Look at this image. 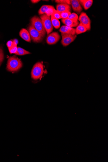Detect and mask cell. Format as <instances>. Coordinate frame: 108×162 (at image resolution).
I'll list each match as a JSON object with an SVG mask.
<instances>
[{
  "label": "cell",
  "instance_id": "obj_23",
  "mask_svg": "<svg viewBox=\"0 0 108 162\" xmlns=\"http://www.w3.org/2000/svg\"><path fill=\"white\" fill-rule=\"evenodd\" d=\"M71 14V13L70 11H65L60 13L61 19H67L69 16Z\"/></svg>",
  "mask_w": 108,
  "mask_h": 162
},
{
  "label": "cell",
  "instance_id": "obj_10",
  "mask_svg": "<svg viewBox=\"0 0 108 162\" xmlns=\"http://www.w3.org/2000/svg\"><path fill=\"white\" fill-rule=\"evenodd\" d=\"M71 4L72 5L73 11L76 13H79L82 11L83 9L79 1L72 0L71 1Z\"/></svg>",
  "mask_w": 108,
  "mask_h": 162
},
{
  "label": "cell",
  "instance_id": "obj_6",
  "mask_svg": "<svg viewBox=\"0 0 108 162\" xmlns=\"http://www.w3.org/2000/svg\"><path fill=\"white\" fill-rule=\"evenodd\" d=\"M62 40L61 43L63 46H67L74 41L77 37V35L61 33Z\"/></svg>",
  "mask_w": 108,
  "mask_h": 162
},
{
  "label": "cell",
  "instance_id": "obj_27",
  "mask_svg": "<svg viewBox=\"0 0 108 162\" xmlns=\"http://www.w3.org/2000/svg\"><path fill=\"white\" fill-rule=\"evenodd\" d=\"M31 1L33 3H36L40 1H39V0H31Z\"/></svg>",
  "mask_w": 108,
  "mask_h": 162
},
{
  "label": "cell",
  "instance_id": "obj_25",
  "mask_svg": "<svg viewBox=\"0 0 108 162\" xmlns=\"http://www.w3.org/2000/svg\"><path fill=\"white\" fill-rule=\"evenodd\" d=\"M52 15H53V16L55 17V18L58 19H61L60 13L57 11L56 10H55V11H54Z\"/></svg>",
  "mask_w": 108,
  "mask_h": 162
},
{
  "label": "cell",
  "instance_id": "obj_22",
  "mask_svg": "<svg viewBox=\"0 0 108 162\" xmlns=\"http://www.w3.org/2000/svg\"><path fill=\"white\" fill-rule=\"evenodd\" d=\"M59 4H65L70 5L71 4V1L70 0H56L55 1Z\"/></svg>",
  "mask_w": 108,
  "mask_h": 162
},
{
  "label": "cell",
  "instance_id": "obj_17",
  "mask_svg": "<svg viewBox=\"0 0 108 162\" xmlns=\"http://www.w3.org/2000/svg\"><path fill=\"white\" fill-rule=\"evenodd\" d=\"M31 53L24 50V49L23 48L20 47H18V48H17V52L15 55H24Z\"/></svg>",
  "mask_w": 108,
  "mask_h": 162
},
{
  "label": "cell",
  "instance_id": "obj_11",
  "mask_svg": "<svg viewBox=\"0 0 108 162\" xmlns=\"http://www.w3.org/2000/svg\"><path fill=\"white\" fill-rule=\"evenodd\" d=\"M62 23L65 24L66 26L70 27L73 28L77 27L79 24V22L77 21H74L71 19H62Z\"/></svg>",
  "mask_w": 108,
  "mask_h": 162
},
{
  "label": "cell",
  "instance_id": "obj_7",
  "mask_svg": "<svg viewBox=\"0 0 108 162\" xmlns=\"http://www.w3.org/2000/svg\"><path fill=\"white\" fill-rule=\"evenodd\" d=\"M78 20L80 23H82L87 28V30H90L91 29V22L89 17H88L86 13L84 12L81 13Z\"/></svg>",
  "mask_w": 108,
  "mask_h": 162
},
{
  "label": "cell",
  "instance_id": "obj_24",
  "mask_svg": "<svg viewBox=\"0 0 108 162\" xmlns=\"http://www.w3.org/2000/svg\"><path fill=\"white\" fill-rule=\"evenodd\" d=\"M4 58V55L3 51L1 48L0 47V66L3 62Z\"/></svg>",
  "mask_w": 108,
  "mask_h": 162
},
{
  "label": "cell",
  "instance_id": "obj_26",
  "mask_svg": "<svg viewBox=\"0 0 108 162\" xmlns=\"http://www.w3.org/2000/svg\"><path fill=\"white\" fill-rule=\"evenodd\" d=\"M14 44V41L13 40L9 41L7 43V46L8 49L11 48L13 46Z\"/></svg>",
  "mask_w": 108,
  "mask_h": 162
},
{
  "label": "cell",
  "instance_id": "obj_19",
  "mask_svg": "<svg viewBox=\"0 0 108 162\" xmlns=\"http://www.w3.org/2000/svg\"><path fill=\"white\" fill-rule=\"evenodd\" d=\"M17 44L14 41L13 45L11 48L8 49L10 53L11 54H15V55L17 52V48H18V47H17Z\"/></svg>",
  "mask_w": 108,
  "mask_h": 162
},
{
  "label": "cell",
  "instance_id": "obj_15",
  "mask_svg": "<svg viewBox=\"0 0 108 162\" xmlns=\"http://www.w3.org/2000/svg\"><path fill=\"white\" fill-rule=\"evenodd\" d=\"M75 31L76 34L78 35L85 32L87 31V29L84 26L80 23L75 29Z\"/></svg>",
  "mask_w": 108,
  "mask_h": 162
},
{
  "label": "cell",
  "instance_id": "obj_18",
  "mask_svg": "<svg viewBox=\"0 0 108 162\" xmlns=\"http://www.w3.org/2000/svg\"><path fill=\"white\" fill-rule=\"evenodd\" d=\"M51 6V5H44L42 6L39 11V14L42 15L45 14L48 9Z\"/></svg>",
  "mask_w": 108,
  "mask_h": 162
},
{
  "label": "cell",
  "instance_id": "obj_14",
  "mask_svg": "<svg viewBox=\"0 0 108 162\" xmlns=\"http://www.w3.org/2000/svg\"><path fill=\"white\" fill-rule=\"evenodd\" d=\"M79 2L85 10L89 9L93 3L92 0H80Z\"/></svg>",
  "mask_w": 108,
  "mask_h": 162
},
{
  "label": "cell",
  "instance_id": "obj_1",
  "mask_svg": "<svg viewBox=\"0 0 108 162\" xmlns=\"http://www.w3.org/2000/svg\"><path fill=\"white\" fill-rule=\"evenodd\" d=\"M23 65V64L21 59L14 56L9 58L7 69L9 72H15L20 69Z\"/></svg>",
  "mask_w": 108,
  "mask_h": 162
},
{
  "label": "cell",
  "instance_id": "obj_16",
  "mask_svg": "<svg viewBox=\"0 0 108 162\" xmlns=\"http://www.w3.org/2000/svg\"><path fill=\"white\" fill-rule=\"evenodd\" d=\"M51 19L53 27L56 29L59 28L61 24L59 19L55 18L53 15L51 16Z\"/></svg>",
  "mask_w": 108,
  "mask_h": 162
},
{
  "label": "cell",
  "instance_id": "obj_4",
  "mask_svg": "<svg viewBox=\"0 0 108 162\" xmlns=\"http://www.w3.org/2000/svg\"><path fill=\"white\" fill-rule=\"evenodd\" d=\"M28 31L32 40L35 43H40L43 40L42 35L31 25L29 27Z\"/></svg>",
  "mask_w": 108,
  "mask_h": 162
},
{
  "label": "cell",
  "instance_id": "obj_5",
  "mask_svg": "<svg viewBox=\"0 0 108 162\" xmlns=\"http://www.w3.org/2000/svg\"><path fill=\"white\" fill-rule=\"evenodd\" d=\"M40 18L42 21L46 32L47 35H49L52 32L53 28L51 23L50 16L47 15L46 14H44L41 15Z\"/></svg>",
  "mask_w": 108,
  "mask_h": 162
},
{
  "label": "cell",
  "instance_id": "obj_28",
  "mask_svg": "<svg viewBox=\"0 0 108 162\" xmlns=\"http://www.w3.org/2000/svg\"><path fill=\"white\" fill-rule=\"evenodd\" d=\"M13 40L17 44L18 43V40H17V39H14V40Z\"/></svg>",
  "mask_w": 108,
  "mask_h": 162
},
{
  "label": "cell",
  "instance_id": "obj_13",
  "mask_svg": "<svg viewBox=\"0 0 108 162\" xmlns=\"http://www.w3.org/2000/svg\"><path fill=\"white\" fill-rule=\"evenodd\" d=\"M57 11L60 13L65 11H70L71 7L69 5L65 4H58L56 6Z\"/></svg>",
  "mask_w": 108,
  "mask_h": 162
},
{
  "label": "cell",
  "instance_id": "obj_12",
  "mask_svg": "<svg viewBox=\"0 0 108 162\" xmlns=\"http://www.w3.org/2000/svg\"><path fill=\"white\" fill-rule=\"evenodd\" d=\"M19 35L24 40L30 43L31 38L30 35L27 30L25 29H22L19 32Z\"/></svg>",
  "mask_w": 108,
  "mask_h": 162
},
{
  "label": "cell",
  "instance_id": "obj_2",
  "mask_svg": "<svg viewBox=\"0 0 108 162\" xmlns=\"http://www.w3.org/2000/svg\"><path fill=\"white\" fill-rule=\"evenodd\" d=\"M44 72V67L41 62L37 63L34 65L31 72L32 78L34 80L41 79Z\"/></svg>",
  "mask_w": 108,
  "mask_h": 162
},
{
  "label": "cell",
  "instance_id": "obj_9",
  "mask_svg": "<svg viewBox=\"0 0 108 162\" xmlns=\"http://www.w3.org/2000/svg\"><path fill=\"white\" fill-rule=\"evenodd\" d=\"M59 31L61 33L70 34L72 35H75L76 34L75 29L66 25L61 27L59 29Z\"/></svg>",
  "mask_w": 108,
  "mask_h": 162
},
{
  "label": "cell",
  "instance_id": "obj_20",
  "mask_svg": "<svg viewBox=\"0 0 108 162\" xmlns=\"http://www.w3.org/2000/svg\"><path fill=\"white\" fill-rule=\"evenodd\" d=\"M55 8H54V7L53 6H51L48 9L45 14H46L47 15L50 16L51 15H52L54 11H55Z\"/></svg>",
  "mask_w": 108,
  "mask_h": 162
},
{
  "label": "cell",
  "instance_id": "obj_21",
  "mask_svg": "<svg viewBox=\"0 0 108 162\" xmlns=\"http://www.w3.org/2000/svg\"><path fill=\"white\" fill-rule=\"evenodd\" d=\"M67 19H71L74 21H78V16L77 14L75 13H71Z\"/></svg>",
  "mask_w": 108,
  "mask_h": 162
},
{
  "label": "cell",
  "instance_id": "obj_8",
  "mask_svg": "<svg viewBox=\"0 0 108 162\" xmlns=\"http://www.w3.org/2000/svg\"><path fill=\"white\" fill-rule=\"evenodd\" d=\"M60 38L61 36L58 33L54 32L48 35L46 39L47 43L49 45H55L60 40Z\"/></svg>",
  "mask_w": 108,
  "mask_h": 162
},
{
  "label": "cell",
  "instance_id": "obj_3",
  "mask_svg": "<svg viewBox=\"0 0 108 162\" xmlns=\"http://www.w3.org/2000/svg\"><path fill=\"white\" fill-rule=\"evenodd\" d=\"M31 25L45 37L46 32L41 18L37 16H34L31 19Z\"/></svg>",
  "mask_w": 108,
  "mask_h": 162
}]
</instances>
